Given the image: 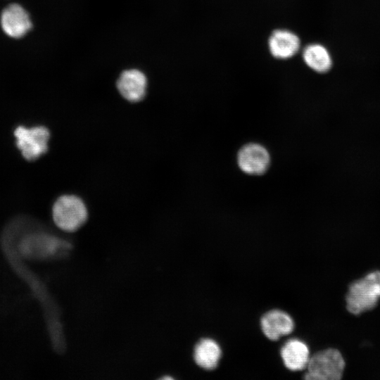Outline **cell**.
I'll use <instances>...</instances> for the list:
<instances>
[{"label": "cell", "instance_id": "cell-12", "mask_svg": "<svg viewBox=\"0 0 380 380\" xmlns=\"http://www.w3.org/2000/svg\"><path fill=\"white\" fill-rule=\"evenodd\" d=\"M305 65L318 73L328 72L332 66V58L327 49L317 43L307 45L302 51Z\"/></svg>", "mask_w": 380, "mask_h": 380}, {"label": "cell", "instance_id": "cell-2", "mask_svg": "<svg viewBox=\"0 0 380 380\" xmlns=\"http://www.w3.org/2000/svg\"><path fill=\"white\" fill-rule=\"evenodd\" d=\"M88 212L84 202L77 196L65 194L53 203L52 217L61 230L72 232L80 228L87 221Z\"/></svg>", "mask_w": 380, "mask_h": 380}, {"label": "cell", "instance_id": "cell-7", "mask_svg": "<svg viewBox=\"0 0 380 380\" xmlns=\"http://www.w3.org/2000/svg\"><path fill=\"white\" fill-rule=\"evenodd\" d=\"M193 360L196 366L206 371L217 368L222 358V348L216 339L201 337L193 348Z\"/></svg>", "mask_w": 380, "mask_h": 380}, {"label": "cell", "instance_id": "cell-5", "mask_svg": "<svg viewBox=\"0 0 380 380\" xmlns=\"http://www.w3.org/2000/svg\"><path fill=\"white\" fill-rule=\"evenodd\" d=\"M259 324L263 336L273 341L290 335L296 327L290 313L280 308H272L263 312L259 319Z\"/></svg>", "mask_w": 380, "mask_h": 380}, {"label": "cell", "instance_id": "cell-6", "mask_svg": "<svg viewBox=\"0 0 380 380\" xmlns=\"http://www.w3.org/2000/svg\"><path fill=\"white\" fill-rule=\"evenodd\" d=\"M279 357L287 370L296 372L306 369L310 353L308 345L298 338H291L279 348Z\"/></svg>", "mask_w": 380, "mask_h": 380}, {"label": "cell", "instance_id": "cell-9", "mask_svg": "<svg viewBox=\"0 0 380 380\" xmlns=\"http://www.w3.org/2000/svg\"><path fill=\"white\" fill-rule=\"evenodd\" d=\"M1 25L9 37L20 38L29 32L32 25L27 11L19 4H12L2 11Z\"/></svg>", "mask_w": 380, "mask_h": 380}, {"label": "cell", "instance_id": "cell-1", "mask_svg": "<svg viewBox=\"0 0 380 380\" xmlns=\"http://www.w3.org/2000/svg\"><path fill=\"white\" fill-rule=\"evenodd\" d=\"M380 298V272L374 271L353 282L346 295L347 310L357 315L374 308Z\"/></svg>", "mask_w": 380, "mask_h": 380}, {"label": "cell", "instance_id": "cell-8", "mask_svg": "<svg viewBox=\"0 0 380 380\" xmlns=\"http://www.w3.org/2000/svg\"><path fill=\"white\" fill-rule=\"evenodd\" d=\"M268 49L270 54L277 59L286 60L293 57L300 49L298 36L286 29H277L269 37Z\"/></svg>", "mask_w": 380, "mask_h": 380}, {"label": "cell", "instance_id": "cell-3", "mask_svg": "<svg viewBox=\"0 0 380 380\" xmlns=\"http://www.w3.org/2000/svg\"><path fill=\"white\" fill-rule=\"evenodd\" d=\"M345 361L341 353L327 348L310 356L303 378L306 380H338L342 378Z\"/></svg>", "mask_w": 380, "mask_h": 380}, {"label": "cell", "instance_id": "cell-10", "mask_svg": "<svg viewBox=\"0 0 380 380\" xmlns=\"http://www.w3.org/2000/svg\"><path fill=\"white\" fill-rule=\"evenodd\" d=\"M237 160L240 168L250 175L264 173L270 164L268 152L258 144H248L242 147L239 151Z\"/></svg>", "mask_w": 380, "mask_h": 380}, {"label": "cell", "instance_id": "cell-4", "mask_svg": "<svg viewBox=\"0 0 380 380\" xmlns=\"http://www.w3.org/2000/svg\"><path fill=\"white\" fill-rule=\"evenodd\" d=\"M14 136L18 149L27 160H37L48 150L50 133L44 126H19L15 129Z\"/></svg>", "mask_w": 380, "mask_h": 380}, {"label": "cell", "instance_id": "cell-11", "mask_svg": "<svg viewBox=\"0 0 380 380\" xmlns=\"http://www.w3.org/2000/svg\"><path fill=\"white\" fill-rule=\"evenodd\" d=\"M117 87L126 100L134 103L138 102L146 95L147 79L140 70H127L120 75L117 81Z\"/></svg>", "mask_w": 380, "mask_h": 380}]
</instances>
